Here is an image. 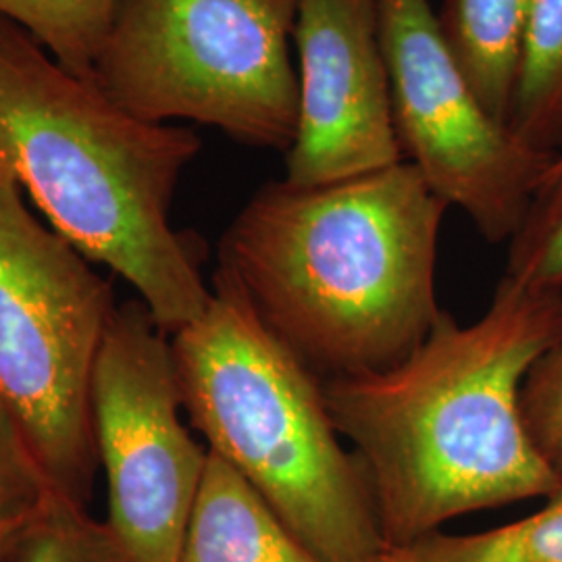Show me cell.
Segmentation results:
<instances>
[{
    "instance_id": "18",
    "label": "cell",
    "mask_w": 562,
    "mask_h": 562,
    "mask_svg": "<svg viewBox=\"0 0 562 562\" xmlns=\"http://www.w3.org/2000/svg\"><path fill=\"white\" fill-rule=\"evenodd\" d=\"M521 411L531 440L562 475V344L527 375Z\"/></svg>"
},
{
    "instance_id": "12",
    "label": "cell",
    "mask_w": 562,
    "mask_h": 562,
    "mask_svg": "<svg viewBox=\"0 0 562 562\" xmlns=\"http://www.w3.org/2000/svg\"><path fill=\"white\" fill-rule=\"evenodd\" d=\"M510 127L533 148L562 155V0H533Z\"/></svg>"
},
{
    "instance_id": "5",
    "label": "cell",
    "mask_w": 562,
    "mask_h": 562,
    "mask_svg": "<svg viewBox=\"0 0 562 562\" xmlns=\"http://www.w3.org/2000/svg\"><path fill=\"white\" fill-rule=\"evenodd\" d=\"M296 4L121 0L97 83L138 120L196 121L285 153L299 125Z\"/></svg>"
},
{
    "instance_id": "4",
    "label": "cell",
    "mask_w": 562,
    "mask_h": 562,
    "mask_svg": "<svg viewBox=\"0 0 562 562\" xmlns=\"http://www.w3.org/2000/svg\"><path fill=\"white\" fill-rule=\"evenodd\" d=\"M196 322L173 334L183 411L319 562H382L369 480L331 422L323 383L262 323L220 265Z\"/></svg>"
},
{
    "instance_id": "8",
    "label": "cell",
    "mask_w": 562,
    "mask_h": 562,
    "mask_svg": "<svg viewBox=\"0 0 562 562\" xmlns=\"http://www.w3.org/2000/svg\"><path fill=\"white\" fill-rule=\"evenodd\" d=\"M167 336L142 301L123 304L92 378V440L106 480V522L130 562L180 561L209 461V450L181 422Z\"/></svg>"
},
{
    "instance_id": "3",
    "label": "cell",
    "mask_w": 562,
    "mask_h": 562,
    "mask_svg": "<svg viewBox=\"0 0 562 562\" xmlns=\"http://www.w3.org/2000/svg\"><path fill=\"white\" fill-rule=\"evenodd\" d=\"M201 138L138 120L0 18V167L50 227L127 281L165 334L206 311L213 290L171 225V201Z\"/></svg>"
},
{
    "instance_id": "14",
    "label": "cell",
    "mask_w": 562,
    "mask_h": 562,
    "mask_svg": "<svg viewBox=\"0 0 562 562\" xmlns=\"http://www.w3.org/2000/svg\"><path fill=\"white\" fill-rule=\"evenodd\" d=\"M121 0H0V18L34 36L63 69L97 83V63Z\"/></svg>"
},
{
    "instance_id": "11",
    "label": "cell",
    "mask_w": 562,
    "mask_h": 562,
    "mask_svg": "<svg viewBox=\"0 0 562 562\" xmlns=\"http://www.w3.org/2000/svg\"><path fill=\"white\" fill-rule=\"evenodd\" d=\"M533 0H442L443 44L485 109L510 123Z\"/></svg>"
},
{
    "instance_id": "2",
    "label": "cell",
    "mask_w": 562,
    "mask_h": 562,
    "mask_svg": "<svg viewBox=\"0 0 562 562\" xmlns=\"http://www.w3.org/2000/svg\"><path fill=\"white\" fill-rule=\"evenodd\" d=\"M446 211L408 161L322 186L271 181L225 232L220 265L315 375L378 373L404 361L443 313Z\"/></svg>"
},
{
    "instance_id": "16",
    "label": "cell",
    "mask_w": 562,
    "mask_h": 562,
    "mask_svg": "<svg viewBox=\"0 0 562 562\" xmlns=\"http://www.w3.org/2000/svg\"><path fill=\"white\" fill-rule=\"evenodd\" d=\"M508 241L506 280L529 290H562V155Z\"/></svg>"
},
{
    "instance_id": "17",
    "label": "cell",
    "mask_w": 562,
    "mask_h": 562,
    "mask_svg": "<svg viewBox=\"0 0 562 562\" xmlns=\"http://www.w3.org/2000/svg\"><path fill=\"white\" fill-rule=\"evenodd\" d=\"M55 492L18 415L0 394V525L27 519Z\"/></svg>"
},
{
    "instance_id": "9",
    "label": "cell",
    "mask_w": 562,
    "mask_h": 562,
    "mask_svg": "<svg viewBox=\"0 0 562 562\" xmlns=\"http://www.w3.org/2000/svg\"><path fill=\"white\" fill-rule=\"evenodd\" d=\"M299 125L285 150V178L322 186L404 161L380 0H299Z\"/></svg>"
},
{
    "instance_id": "15",
    "label": "cell",
    "mask_w": 562,
    "mask_h": 562,
    "mask_svg": "<svg viewBox=\"0 0 562 562\" xmlns=\"http://www.w3.org/2000/svg\"><path fill=\"white\" fill-rule=\"evenodd\" d=\"M0 562H130L113 529L60 492L21 521Z\"/></svg>"
},
{
    "instance_id": "6",
    "label": "cell",
    "mask_w": 562,
    "mask_h": 562,
    "mask_svg": "<svg viewBox=\"0 0 562 562\" xmlns=\"http://www.w3.org/2000/svg\"><path fill=\"white\" fill-rule=\"evenodd\" d=\"M115 311L109 283L0 167V394L53 485L81 504L99 464L92 378Z\"/></svg>"
},
{
    "instance_id": "10",
    "label": "cell",
    "mask_w": 562,
    "mask_h": 562,
    "mask_svg": "<svg viewBox=\"0 0 562 562\" xmlns=\"http://www.w3.org/2000/svg\"><path fill=\"white\" fill-rule=\"evenodd\" d=\"M178 562H319L240 473L209 450Z\"/></svg>"
},
{
    "instance_id": "1",
    "label": "cell",
    "mask_w": 562,
    "mask_h": 562,
    "mask_svg": "<svg viewBox=\"0 0 562 562\" xmlns=\"http://www.w3.org/2000/svg\"><path fill=\"white\" fill-rule=\"evenodd\" d=\"M562 344V290L503 278L480 322L442 313L392 369L323 382L357 448L383 540L402 546L464 513L548 498L562 475L531 440L521 392Z\"/></svg>"
},
{
    "instance_id": "13",
    "label": "cell",
    "mask_w": 562,
    "mask_h": 562,
    "mask_svg": "<svg viewBox=\"0 0 562 562\" xmlns=\"http://www.w3.org/2000/svg\"><path fill=\"white\" fill-rule=\"evenodd\" d=\"M382 562H562V485L521 521L471 536L434 531L390 546Z\"/></svg>"
},
{
    "instance_id": "7",
    "label": "cell",
    "mask_w": 562,
    "mask_h": 562,
    "mask_svg": "<svg viewBox=\"0 0 562 562\" xmlns=\"http://www.w3.org/2000/svg\"><path fill=\"white\" fill-rule=\"evenodd\" d=\"M380 34L404 161L485 240H510L561 155L485 109L443 44L431 0H380Z\"/></svg>"
},
{
    "instance_id": "19",
    "label": "cell",
    "mask_w": 562,
    "mask_h": 562,
    "mask_svg": "<svg viewBox=\"0 0 562 562\" xmlns=\"http://www.w3.org/2000/svg\"><path fill=\"white\" fill-rule=\"evenodd\" d=\"M20 525L21 521L0 525V559H2V554H4V550H7L9 542L13 540V536H15V531H18V527H20Z\"/></svg>"
}]
</instances>
